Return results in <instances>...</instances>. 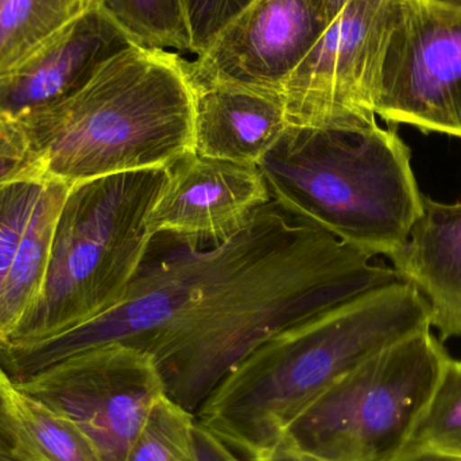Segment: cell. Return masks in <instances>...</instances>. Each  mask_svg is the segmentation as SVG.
Returning a JSON list of instances; mask_svg holds the SVG:
<instances>
[{"instance_id": "cell-14", "label": "cell", "mask_w": 461, "mask_h": 461, "mask_svg": "<svg viewBox=\"0 0 461 461\" xmlns=\"http://www.w3.org/2000/svg\"><path fill=\"white\" fill-rule=\"evenodd\" d=\"M191 86L194 151L200 156L258 167L289 126L279 97L223 84Z\"/></svg>"}, {"instance_id": "cell-5", "label": "cell", "mask_w": 461, "mask_h": 461, "mask_svg": "<svg viewBox=\"0 0 461 461\" xmlns=\"http://www.w3.org/2000/svg\"><path fill=\"white\" fill-rule=\"evenodd\" d=\"M167 169L138 170L69 186L34 303L0 346L68 332L119 303L150 240L149 216Z\"/></svg>"}, {"instance_id": "cell-18", "label": "cell", "mask_w": 461, "mask_h": 461, "mask_svg": "<svg viewBox=\"0 0 461 461\" xmlns=\"http://www.w3.org/2000/svg\"><path fill=\"white\" fill-rule=\"evenodd\" d=\"M102 7L135 45L191 51L181 0H102Z\"/></svg>"}, {"instance_id": "cell-3", "label": "cell", "mask_w": 461, "mask_h": 461, "mask_svg": "<svg viewBox=\"0 0 461 461\" xmlns=\"http://www.w3.org/2000/svg\"><path fill=\"white\" fill-rule=\"evenodd\" d=\"M46 176L68 185L167 169L194 151V92L184 59L134 45L62 99L21 116Z\"/></svg>"}, {"instance_id": "cell-11", "label": "cell", "mask_w": 461, "mask_h": 461, "mask_svg": "<svg viewBox=\"0 0 461 461\" xmlns=\"http://www.w3.org/2000/svg\"><path fill=\"white\" fill-rule=\"evenodd\" d=\"M257 167L191 151L167 167V180L149 216V232L223 238L270 200Z\"/></svg>"}, {"instance_id": "cell-10", "label": "cell", "mask_w": 461, "mask_h": 461, "mask_svg": "<svg viewBox=\"0 0 461 461\" xmlns=\"http://www.w3.org/2000/svg\"><path fill=\"white\" fill-rule=\"evenodd\" d=\"M330 21L320 0H254L194 62L192 86L223 84L279 97Z\"/></svg>"}, {"instance_id": "cell-23", "label": "cell", "mask_w": 461, "mask_h": 461, "mask_svg": "<svg viewBox=\"0 0 461 461\" xmlns=\"http://www.w3.org/2000/svg\"><path fill=\"white\" fill-rule=\"evenodd\" d=\"M0 461H43L19 424L0 374Z\"/></svg>"}, {"instance_id": "cell-9", "label": "cell", "mask_w": 461, "mask_h": 461, "mask_svg": "<svg viewBox=\"0 0 461 461\" xmlns=\"http://www.w3.org/2000/svg\"><path fill=\"white\" fill-rule=\"evenodd\" d=\"M390 0H349L294 70L282 103L289 124L332 126L376 116V56Z\"/></svg>"}, {"instance_id": "cell-16", "label": "cell", "mask_w": 461, "mask_h": 461, "mask_svg": "<svg viewBox=\"0 0 461 461\" xmlns=\"http://www.w3.org/2000/svg\"><path fill=\"white\" fill-rule=\"evenodd\" d=\"M11 408L43 461H103L88 436L68 417L7 382Z\"/></svg>"}, {"instance_id": "cell-7", "label": "cell", "mask_w": 461, "mask_h": 461, "mask_svg": "<svg viewBox=\"0 0 461 461\" xmlns=\"http://www.w3.org/2000/svg\"><path fill=\"white\" fill-rule=\"evenodd\" d=\"M373 108L392 126L461 140V5L390 0Z\"/></svg>"}, {"instance_id": "cell-21", "label": "cell", "mask_w": 461, "mask_h": 461, "mask_svg": "<svg viewBox=\"0 0 461 461\" xmlns=\"http://www.w3.org/2000/svg\"><path fill=\"white\" fill-rule=\"evenodd\" d=\"M43 177L42 157L22 122L0 118V185Z\"/></svg>"}, {"instance_id": "cell-19", "label": "cell", "mask_w": 461, "mask_h": 461, "mask_svg": "<svg viewBox=\"0 0 461 461\" xmlns=\"http://www.w3.org/2000/svg\"><path fill=\"white\" fill-rule=\"evenodd\" d=\"M409 444L461 457V360L449 357Z\"/></svg>"}, {"instance_id": "cell-2", "label": "cell", "mask_w": 461, "mask_h": 461, "mask_svg": "<svg viewBox=\"0 0 461 461\" xmlns=\"http://www.w3.org/2000/svg\"><path fill=\"white\" fill-rule=\"evenodd\" d=\"M427 328L429 306L416 287L397 281L368 290L260 344L208 395L197 425L247 459L339 376Z\"/></svg>"}, {"instance_id": "cell-6", "label": "cell", "mask_w": 461, "mask_h": 461, "mask_svg": "<svg viewBox=\"0 0 461 461\" xmlns=\"http://www.w3.org/2000/svg\"><path fill=\"white\" fill-rule=\"evenodd\" d=\"M432 328L339 376L281 438L320 461H386L411 443L449 359Z\"/></svg>"}, {"instance_id": "cell-25", "label": "cell", "mask_w": 461, "mask_h": 461, "mask_svg": "<svg viewBox=\"0 0 461 461\" xmlns=\"http://www.w3.org/2000/svg\"><path fill=\"white\" fill-rule=\"evenodd\" d=\"M200 461H230L232 451L197 425Z\"/></svg>"}, {"instance_id": "cell-30", "label": "cell", "mask_w": 461, "mask_h": 461, "mask_svg": "<svg viewBox=\"0 0 461 461\" xmlns=\"http://www.w3.org/2000/svg\"><path fill=\"white\" fill-rule=\"evenodd\" d=\"M230 461H247V460L243 459V457L239 456V455H236L235 452H232V457H230Z\"/></svg>"}, {"instance_id": "cell-29", "label": "cell", "mask_w": 461, "mask_h": 461, "mask_svg": "<svg viewBox=\"0 0 461 461\" xmlns=\"http://www.w3.org/2000/svg\"><path fill=\"white\" fill-rule=\"evenodd\" d=\"M433 2L444 3V5H461V0H433Z\"/></svg>"}, {"instance_id": "cell-17", "label": "cell", "mask_w": 461, "mask_h": 461, "mask_svg": "<svg viewBox=\"0 0 461 461\" xmlns=\"http://www.w3.org/2000/svg\"><path fill=\"white\" fill-rule=\"evenodd\" d=\"M126 461H200L196 416L162 395L146 417Z\"/></svg>"}, {"instance_id": "cell-1", "label": "cell", "mask_w": 461, "mask_h": 461, "mask_svg": "<svg viewBox=\"0 0 461 461\" xmlns=\"http://www.w3.org/2000/svg\"><path fill=\"white\" fill-rule=\"evenodd\" d=\"M268 200L223 238L150 236L122 300L91 321L26 346H0V374L23 386L107 344L146 352L170 400L196 414L271 336L368 290L394 268Z\"/></svg>"}, {"instance_id": "cell-15", "label": "cell", "mask_w": 461, "mask_h": 461, "mask_svg": "<svg viewBox=\"0 0 461 461\" xmlns=\"http://www.w3.org/2000/svg\"><path fill=\"white\" fill-rule=\"evenodd\" d=\"M69 186L49 178L0 285V343L10 336L40 293L50 257L54 227Z\"/></svg>"}, {"instance_id": "cell-27", "label": "cell", "mask_w": 461, "mask_h": 461, "mask_svg": "<svg viewBox=\"0 0 461 461\" xmlns=\"http://www.w3.org/2000/svg\"><path fill=\"white\" fill-rule=\"evenodd\" d=\"M320 2H321L322 7H324L328 19L332 23L340 15L341 11L346 8V5H348L349 0H320Z\"/></svg>"}, {"instance_id": "cell-24", "label": "cell", "mask_w": 461, "mask_h": 461, "mask_svg": "<svg viewBox=\"0 0 461 461\" xmlns=\"http://www.w3.org/2000/svg\"><path fill=\"white\" fill-rule=\"evenodd\" d=\"M247 461H320L309 455L303 454L300 449L289 443L285 438H279L276 443L267 448L260 449Z\"/></svg>"}, {"instance_id": "cell-13", "label": "cell", "mask_w": 461, "mask_h": 461, "mask_svg": "<svg viewBox=\"0 0 461 461\" xmlns=\"http://www.w3.org/2000/svg\"><path fill=\"white\" fill-rule=\"evenodd\" d=\"M392 267L429 306L441 341L461 338V202L424 196V208Z\"/></svg>"}, {"instance_id": "cell-8", "label": "cell", "mask_w": 461, "mask_h": 461, "mask_svg": "<svg viewBox=\"0 0 461 461\" xmlns=\"http://www.w3.org/2000/svg\"><path fill=\"white\" fill-rule=\"evenodd\" d=\"M15 387L72 420L103 461H126L154 403L167 394L153 359L119 343L89 349Z\"/></svg>"}, {"instance_id": "cell-4", "label": "cell", "mask_w": 461, "mask_h": 461, "mask_svg": "<svg viewBox=\"0 0 461 461\" xmlns=\"http://www.w3.org/2000/svg\"><path fill=\"white\" fill-rule=\"evenodd\" d=\"M257 167L274 202L375 258L400 251L424 208L411 149L376 116L289 124Z\"/></svg>"}, {"instance_id": "cell-28", "label": "cell", "mask_w": 461, "mask_h": 461, "mask_svg": "<svg viewBox=\"0 0 461 461\" xmlns=\"http://www.w3.org/2000/svg\"><path fill=\"white\" fill-rule=\"evenodd\" d=\"M3 2V0H0ZM42 2H54V0H42ZM65 2L81 3V5H89V7H99L102 5V0H65Z\"/></svg>"}, {"instance_id": "cell-22", "label": "cell", "mask_w": 461, "mask_h": 461, "mask_svg": "<svg viewBox=\"0 0 461 461\" xmlns=\"http://www.w3.org/2000/svg\"><path fill=\"white\" fill-rule=\"evenodd\" d=\"M252 2L254 0H181L192 53L202 56Z\"/></svg>"}, {"instance_id": "cell-12", "label": "cell", "mask_w": 461, "mask_h": 461, "mask_svg": "<svg viewBox=\"0 0 461 461\" xmlns=\"http://www.w3.org/2000/svg\"><path fill=\"white\" fill-rule=\"evenodd\" d=\"M134 45L104 8L89 11L0 73V118H21L62 99Z\"/></svg>"}, {"instance_id": "cell-26", "label": "cell", "mask_w": 461, "mask_h": 461, "mask_svg": "<svg viewBox=\"0 0 461 461\" xmlns=\"http://www.w3.org/2000/svg\"><path fill=\"white\" fill-rule=\"evenodd\" d=\"M386 461H461V457L408 444L400 454Z\"/></svg>"}, {"instance_id": "cell-20", "label": "cell", "mask_w": 461, "mask_h": 461, "mask_svg": "<svg viewBox=\"0 0 461 461\" xmlns=\"http://www.w3.org/2000/svg\"><path fill=\"white\" fill-rule=\"evenodd\" d=\"M49 178L0 185V285L15 258L22 236L29 226Z\"/></svg>"}]
</instances>
